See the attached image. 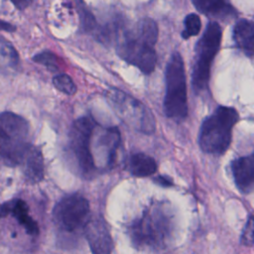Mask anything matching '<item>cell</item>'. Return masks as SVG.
<instances>
[{"label": "cell", "mask_w": 254, "mask_h": 254, "mask_svg": "<svg viewBox=\"0 0 254 254\" xmlns=\"http://www.w3.org/2000/svg\"><path fill=\"white\" fill-rule=\"evenodd\" d=\"M117 39V54L122 60L145 74L155 69L158 27L153 19L145 17L130 27L119 28Z\"/></svg>", "instance_id": "6da1fadb"}, {"label": "cell", "mask_w": 254, "mask_h": 254, "mask_svg": "<svg viewBox=\"0 0 254 254\" xmlns=\"http://www.w3.org/2000/svg\"><path fill=\"white\" fill-rule=\"evenodd\" d=\"M173 215L163 202H154L133 222L131 239L138 247L162 248L171 239Z\"/></svg>", "instance_id": "7a4b0ae2"}, {"label": "cell", "mask_w": 254, "mask_h": 254, "mask_svg": "<svg viewBox=\"0 0 254 254\" xmlns=\"http://www.w3.org/2000/svg\"><path fill=\"white\" fill-rule=\"evenodd\" d=\"M32 146L29 122L10 111L0 113V157L4 162L9 166L22 165Z\"/></svg>", "instance_id": "3957f363"}, {"label": "cell", "mask_w": 254, "mask_h": 254, "mask_svg": "<svg viewBox=\"0 0 254 254\" xmlns=\"http://www.w3.org/2000/svg\"><path fill=\"white\" fill-rule=\"evenodd\" d=\"M239 119L235 108L219 106L202 122L198 134L200 149L207 154L222 155L230 146L232 130Z\"/></svg>", "instance_id": "277c9868"}, {"label": "cell", "mask_w": 254, "mask_h": 254, "mask_svg": "<svg viewBox=\"0 0 254 254\" xmlns=\"http://www.w3.org/2000/svg\"><path fill=\"white\" fill-rule=\"evenodd\" d=\"M165 80L164 112L171 119L184 120L188 115L187 79L184 61L178 52L172 54L167 63Z\"/></svg>", "instance_id": "5b68a950"}, {"label": "cell", "mask_w": 254, "mask_h": 254, "mask_svg": "<svg viewBox=\"0 0 254 254\" xmlns=\"http://www.w3.org/2000/svg\"><path fill=\"white\" fill-rule=\"evenodd\" d=\"M222 39L221 26L216 21L208 22L201 38L195 46V56L191 72V84L196 92L208 86L212 62L219 51Z\"/></svg>", "instance_id": "8992f818"}, {"label": "cell", "mask_w": 254, "mask_h": 254, "mask_svg": "<svg viewBox=\"0 0 254 254\" xmlns=\"http://www.w3.org/2000/svg\"><path fill=\"white\" fill-rule=\"evenodd\" d=\"M96 121L90 116L76 119L68 134V152L72 164L79 175L84 178L93 177L97 171L90 152V139Z\"/></svg>", "instance_id": "52a82bcc"}, {"label": "cell", "mask_w": 254, "mask_h": 254, "mask_svg": "<svg viewBox=\"0 0 254 254\" xmlns=\"http://www.w3.org/2000/svg\"><path fill=\"white\" fill-rule=\"evenodd\" d=\"M106 97L118 116L130 128L143 134L154 133L155 118L142 102L118 88H110Z\"/></svg>", "instance_id": "ba28073f"}, {"label": "cell", "mask_w": 254, "mask_h": 254, "mask_svg": "<svg viewBox=\"0 0 254 254\" xmlns=\"http://www.w3.org/2000/svg\"><path fill=\"white\" fill-rule=\"evenodd\" d=\"M54 218L58 226L67 232L78 230L89 220V203L75 192L64 196L54 208Z\"/></svg>", "instance_id": "9c48e42d"}, {"label": "cell", "mask_w": 254, "mask_h": 254, "mask_svg": "<svg viewBox=\"0 0 254 254\" xmlns=\"http://www.w3.org/2000/svg\"><path fill=\"white\" fill-rule=\"evenodd\" d=\"M119 144L120 133L116 127H104L96 123L90 139V152L97 172L113 166Z\"/></svg>", "instance_id": "30bf717a"}, {"label": "cell", "mask_w": 254, "mask_h": 254, "mask_svg": "<svg viewBox=\"0 0 254 254\" xmlns=\"http://www.w3.org/2000/svg\"><path fill=\"white\" fill-rule=\"evenodd\" d=\"M84 230L93 254H111L113 249L112 238L105 222L101 218H89Z\"/></svg>", "instance_id": "8fae6325"}, {"label": "cell", "mask_w": 254, "mask_h": 254, "mask_svg": "<svg viewBox=\"0 0 254 254\" xmlns=\"http://www.w3.org/2000/svg\"><path fill=\"white\" fill-rule=\"evenodd\" d=\"M231 172L235 186L240 192L254 191V152L235 159L231 163Z\"/></svg>", "instance_id": "7c38bea8"}, {"label": "cell", "mask_w": 254, "mask_h": 254, "mask_svg": "<svg viewBox=\"0 0 254 254\" xmlns=\"http://www.w3.org/2000/svg\"><path fill=\"white\" fill-rule=\"evenodd\" d=\"M11 214L17 221L25 228L26 232L30 235H37L39 233V227L37 222L29 214V208L27 203L22 199H13L7 201L0 207V216Z\"/></svg>", "instance_id": "4fadbf2b"}, {"label": "cell", "mask_w": 254, "mask_h": 254, "mask_svg": "<svg viewBox=\"0 0 254 254\" xmlns=\"http://www.w3.org/2000/svg\"><path fill=\"white\" fill-rule=\"evenodd\" d=\"M192 4L195 8L206 15L214 19L229 21L236 17L237 11L228 2L219 0H194Z\"/></svg>", "instance_id": "5bb4252c"}, {"label": "cell", "mask_w": 254, "mask_h": 254, "mask_svg": "<svg viewBox=\"0 0 254 254\" xmlns=\"http://www.w3.org/2000/svg\"><path fill=\"white\" fill-rule=\"evenodd\" d=\"M233 40L237 48L247 56L254 57V21H238L233 29Z\"/></svg>", "instance_id": "9a60e30c"}, {"label": "cell", "mask_w": 254, "mask_h": 254, "mask_svg": "<svg viewBox=\"0 0 254 254\" xmlns=\"http://www.w3.org/2000/svg\"><path fill=\"white\" fill-rule=\"evenodd\" d=\"M22 165L24 166V175L27 181L36 184L44 177V159L39 148L32 146L27 153Z\"/></svg>", "instance_id": "2e32d148"}, {"label": "cell", "mask_w": 254, "mask_h": 254, "mask_svg": "<svg viewBox=\"0 0 254 254\" xmlns=\"http://www.w3.org/2000/svg\"><path fill=\"white\" fill-rule=\"evenodd\" d=\"M126 169L132 176L144 178L156 173L157 163L154 158L147 154L136 153L128 158Z\"/></svg>", "instance_id": "e0dca14e"}, {"label": "cell", "mask_w": 254, "mask_h": 254, "mask_svg": "<svg viewBox=\"0 0 254 254\" xmlns=\"http://www.w3.org/2000/svg\"><path fill=\"white\" fill-rule=\"evenodd\" d=\"M20 65L18 52L5 38L0 36V72L3 74L15 73Z\"/></svg>", "instance_id": "ac0fdd59"}, {"label": "cell", "mask_w": 254, "mask_h": 254, "mask_svg": "<svg viewBox=\"0 0 254 254\" xmlns=\"http://www.w3.org/2000/svg\"><path fill=\"white\" fill-rule=\"evenodd\" d=\"M185 28L182 32V37L184 39H189L190 37L196 36L200 29H201V21L198 15L194 13H190L188 16H186L184 20Z\"/></svg>", "instance_id": "d6986e66"}, {"label": "cell", "mask_w": 254, "mask_h": 254, "mask_svg": "<svg viewBox=\"0 0 254 254\" xmlns=\"http://www.w3.org/2000/svg\"><path fill=\"white\" fill-rule=\"evenodd\" d=\"M53 83L58 90L65 93V94L72 95L76 91V86H75L73 80L71 79V77L69 75H67L65 73H60V74L56 75L53 78Z\"/></svg>", "instance_id": "ffe728a7"}, {"label": "cell", "mask_w": 254, "mask_h": 254, "mask_svg": "<svg viewBox=\"0 0 254 254\" xmlns=\"http://www.w3.org/2000/svg\"><path fill=\"white\" fill-rule=\"evenodd\" d=\"M33 61L37 62L41 64H44L52 71H57L60 68L58 57L50 51H44V52L37 54L36 56H34Z\"/></svg>", "instance_id": "44dd1931"}, {"label": "cell", "mask_w": 254, "mask_h": 254, "mask_svg": "<svg viewBox=\"0 0 254 254\" xmlns=\"http://www.w3.org/2000/svg\"><path fill=\"white\" fill-rule=\"evenodd\" d=\"M241 243L246 246L254 244V216H249L241 235Z\"/></svg>", "instance_id": "7402d4cb"}, {"label": "cell", "mask_w": 254, "mask_h": 254, "mask_svg": "<svg viewBox=\"0 0 254 254\" xmlns=\"http://www.w3.org/2000/svg\"><path fill=\"white\" fill-rule=\"evenodd\" d=\"M15 30H16V27L14 25H12L11 23L0 20V31H6V32L12 33Z\"/></svg>", "instance_id": "603a6c76"}, {"label": "cell", "mask_w": 254, "mask_h": 254, "mask_svg": "<svg viewBox=\"0 0 254 254\" xmlns=\"http://www.w3.org/2000/svg\"><path fill=\"white\" fill-rule=\"evenodd\" d=\"M156 181H157V182H159V181H160V184H161L162 186H171V185H172L171 180H170V179L166 180V178H165V177H159Z\"/></svg>", "instance_id": "cb8c5ba5"}]
</instances>
